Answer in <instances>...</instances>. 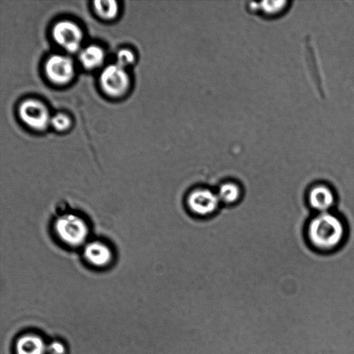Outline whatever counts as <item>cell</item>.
<instances>
[{
	"instance_id": "cell-13",
	"label": "cell",
	"mask_w": 354,
	"mask_h": 354,
	"mask_svg": "<svg viewBox=\"0 0 354 354\" xmlns=\"http://www.w3.org/2000/svg\"><path fill=\"white\" fill-rule=\"evenodd\" d=\"M104 58L102 49L91 45L83 49L80 54V62L86 68H94L102 64Z\"/></svg>"
},
{
	"instance_id": "cell-4",
	"label": "cell",
	"mask_w": 354,
	"mask_h": 354,
	"mask_svg": "<svg viewBox=\"0 0 354 354\" xmlns=\"http://www.w3.org/2000/svg\"><path fill=\"white\" fill-rule=\"evenodd\" d=\"M81 252L84 263L97 270L109 267L114 259V252L111 245L102 239H90Z\"/></svg>"
},
{
	"instance_id": "cell-12",
	"label": "cell",
	"mask_w": 354,
	"mask_h": 354,
	"mask_svg": "<svg viewBox=\"0 0 354 354\" xmlns=\"http://www.w3.org/2000/svg\"><path fill=\"white\" fill-rule=\"evenodd\" d=\"M46 347L39 336L26 335L17 341L16 351L17 354H44Z\"/></svg>"
},
{
	"instance_id": "cell-1",
	"label": "cell",
	"mask_w": 354,
	"mask_h": 354,
	"mask_svg": "<svg viewBox=\"0 0 354 354\" xmlns=\"http://www.w3.org/2000/svg\"><path fill=\"white\" fill-rule=\"evenodd\" d=\"M50 232L55 243L66 250H82L91 239L88 218L73 209L57 210L51 219Z\"/></svg>"
},
{
	"instance_id": "cell-2",
	"label": "cell",
	"mask_w": 354,
	"mask_h": 354,
	"mask_svg": "<svg viewBox=\"0 0 354 354\" xmlns=\"http://www.w3.org/2000/svg\"><path fill=\"white\" fill-rule=\"evenodd\" d=\"M344 226L336 215L328 212L319 213L308 224L307 235L311 244L321 250H330L343 240Z\"/></svg>"
},
{
	"instance_id": "cell-7",
	"label": "cell",
	"mask_w": 354,
	"mask_h": 354,
	"mask_svg": "<svg viewBox=\"0 0 354 354\" xmlns=\"http://www.w3.org/2000/svg\"><path fill=\"white\" fill-rule=\"evenodd\" d=\"M53 36L66 50L75 53L80 48L83 35L77 24L70 21H62L55 25Z\"/></svg>"
},
{
	"instance_id": "cell-14",
	"label": "cell",
	"mask_w": 354,
	"mask_h": 354,
	"mask_svg": "<svg viewBox=\"0 0 354 354\" xmlns=\"http://www.w3.org/2000/svg\"><path fill=\"white\" fill-rule=\"evenodd\" d=\"M96 12L101 17L110 19L118 13V3L114 0H97L94 1Z\"/></svg>"
},
{
	"instance_id": "cell-9",
	"label": "cell",
	"mask_w": 354,
	"mask_h": 354,
	"mask_svg": "<svg viewBox=\"0 0 354 354\" xmlns=\"http://www.w3.org/2000/svg\"><path fill=\"white\" fill-rule=\"evenodd\" d=\"M291 1H272L261 2H248L246 10L251 14L266 19H277L283 14L290 7Z\"/></svg>"
},
{
	"instance_id": "cell-11",
	"label": "cell",
	"mask_w": 354,
	"mask_h": 354,
	"mask_svg": "<svg viewBox=\"0 0 354 354\" xmlns=\"http://www.w3.org/2000/svg\"><path fill=\"white\" fill-rule=\"evenodd\" d=\"M310 206L320 213L326 212L333 205L335 197L330 189L325 185L314 187L309 192Z\"/></svg>"
},
{
	"instance_id": "cell-15",
	"label": "cell",
	"mask_w": 354,
	"mask_h": 354,
	"mask_svg": "<svg viewBox=\"0 0 354 354\" xmlns=\"http://www.w3.org/2000/svg\"><path fill=\"white\" fill-rule=\"evenodd\" d=\"M51 124L58 131L66 129L71 124L69 118L63 113H57L50 118Z\"/></svg>"
},
{
	"instance_id": "cell-8",
	"label": "cell",
	"mask_w": 354,
	"mask_h": 354,
	"mask_svg": "<svg viewBox=\"0 0 354 354\" xmlns=\"http://www.w3.org/2000/svg\"><path fill=\"white\" fill-rule=\"evenodd\" d=\"M46 74L48 79L58 84L68 82L73 76L74 68L72 60L64 55H54L45 64Z\"/></svg>"
},
{
	"instance_id": "cell-3",
	"label": "cell",
	"mask_w": 354,
	"mask_h": 354,
	"mask_svg": "<svg viewBox=\"0 0 354 354\" xmlns=\"http://www.w3.org/2000/svg\"><path fill=\"white\" fill-rule=\"evenodd\" d=\"M184 205L191 216L200 219L215 216L222 206L216 189L205 185L189 189L185 196Z\"/></svg>"
},
{
	"instance_id": "cell-10",
	"label": "cell",
	"mask_w": 354,
	"mask_h": 354,
	"mask_svg": "<svg viewBox=\"0 0 354 354\" xmlns=\"http://www.w3.org/2000/svg\"><path fill=\"white\" fill-rule=\"evenodd\" d=\"M215 189L222 206L232 207L238 205L244 195L243 185L234 179L221 181Z\"/></svg>"
},
{
	"instance_id": "cell-5",
	"label": "cell",
	"mask_w": 354,
	"mask_h": 354,
	"mask_svg": "<svg viewBox=\"0 0 354 354\" xmlns=\"http://www.w3.org/2000/svg\"><path fill=\"white\" fill-rule=\"evenodd\" d=\"M100 84L106 94L112 97H119L129 88V75L124 68L117 64L109 65L100 75Z\"/></svg>"
},
{
	"instance_id": "cell-6",
	"label": "cell",
	"mask_w": 354,
	"mask_h": 354,
	"mask_svg": "<svg viewBox=\"0 0 354 354\" xmlns=\"http://www.w3.org/2000/svg\"><path fill=\"white\" fill-rule=\"evenodd\" d=\"M19 114L24 123L37 130L46 129L50 122L47 108L36 100L24 101L19 107Z\"/></svg>"
},
{
	"instance_id": "cell-16",
	"label": "cell",
	"mask_w": 354,
	"mask_h": 354,
	"mask_svg": "<svg viewBox=\"0 0 354 354\" xmlns=\"http://www.w3.org/2000/svg\"><path fill=\"white\" fill-rule=\"evenodd\" d=\"M133 60V54L129 50H120L117 54V64L123 68L131 64Z\"/></svg>"
},
{
	"instance_id": "cell-17",
	"label": "cell",
	"mask_w": 354,
	"mask_h": 354,
	"mask_svg": "<svg viewBox=\"0 0 354 354\" xmlns=\"http://www.w3.org/2000/svg\"><path fill=\"white\" fill-rule=\"evenodd\" d=\"M48 354H64L65 348L62 343L53 342L46 347Z\"/></svg>"
}]
</instances>
